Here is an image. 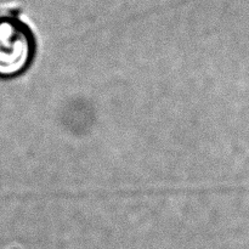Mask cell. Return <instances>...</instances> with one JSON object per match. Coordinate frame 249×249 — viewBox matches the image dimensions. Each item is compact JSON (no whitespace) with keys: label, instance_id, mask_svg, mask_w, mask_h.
Masks as SVG:
<instances>
[{"label":"cell","instance_id":"6da1fadb","mask_svg":"<svg viewBox=\"0 0 249 249\" xmlns=\"http://www.w3.org/2000/svg\"><path fill=\"white\" fill-rule=\"evenodd\" d=\"M38 39L17 5L0 7V80H14L34 65Z\"/></svg>","mask_w":249,"mask_h":249}]
</instances>
